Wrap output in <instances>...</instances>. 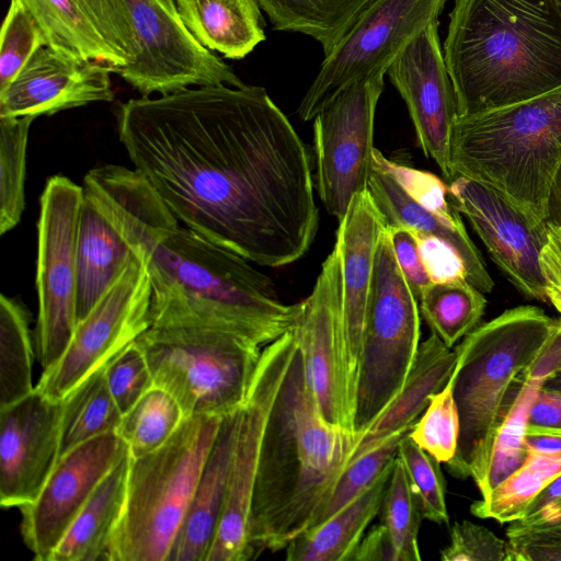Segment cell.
I'll list each match as a JSON object with an SVG mask.
<instances>
[{
	"label": "cell",
	"instance_id": "1",
	"mask_svg": "<svg viewBox=\"0 0 561 561\" xmlns=\"http://www.w3.org/2000/svg\"><path fill=\"white\" fill-rule=\"evenodd\" d=\"M116 119L134 169L181 224L260 266L308 252L319 227L310 157L264 88L141 95Z\"/></svg>",
	"mask_w": 561,
	"mask_h": 561
},
{
	"label": "cell",
	"instance_id": "2",
	"mask_svg": "<svg viewBox=\"0 0 561 561\" xmlns=\"http://www.w3.org/2000/svg\"><path fill=\"white\" fill-rule=\"evenodd\" d=\"M82 186L146 263L151 325L225 330L264 347L296 324L300 302L283 304L250 261L181 224L135 169L103 164Z\"/></svg>",
	"mask_w": 561,
	"mask_h": 561
},
{
	"label": "cell",
	"instance_id": "3",
	"mask_svg": "<svg viewBox=\"0 0 561 561\" xmlns=\"http://www.w3.org/2000/svg\"><path fill=\"white\" fill-rule=\"evenodd\" d=\"M354 442L322 415L297 343L260 449L250 514L256 558L265 550L285 549L317 523L347 466Z\"/></svg>",
	"mask_w": 561,
	"mask_h": 561
},
{
	"label": "cell",
	"instance_id": "4",
	"mask_svg": "<svg viewBox=\"0 0 561 561\" xmlns=\"http://www.w3.org/2000/svg\"><path fill=\"white\" fill-rule=\"evenodd\" d=\"M444 59L458 117L561 87V11L554 0H456Z\"/></svg>",
	"mask_w": 561,
	"mask_h": 561
},
{
	"label": "cell",
	"instance_id": "5",
	"mask_svg": "<svg viewBox=\"0 0 561 561\" xmlns=\"http://www.w3.org/2000/svg\"><path fill=\"white\" fill-rule=\"evenodd\" d=\"M556 323L539 307L518 306L478 325L456 346L451 377L460 434L445 463L451 476L472 478L482 488L496 434Z\"/></svg>",
	"mask_w": 561,
	"mask_h": 561
},
{
	"label": "cell",
	"instance_id": "6",
	"mask_svg": "<svg viewBox=\"0 0 561 561\" xmlns=\"http://www.w3.org/2000/svg\"><path fill=\"white\" fill-rule=\"evenodd\" d=\"M450 165L454 178L463 175L484 183L546 221L550 187L561 165V87L512 105L457 117Z\"/></svg>",
	"mask_w": 561,
	"mask_h": 561
},
{
	"label": "cell",
	"instance_id": "7",
	"mask_svg": "<svg viewBox=\"0 0 561 561\" xmlns=\"http://www.w3.org/2000/svg\"><path fill=\"white\" fill-rule=\"evenodd\" d=\"M222 417H186L157 450L133 458L110 561H168Z\"/></svg>",
	"mask_w": 561,
	"mask_h": 561
},
{
	"label": "cell",
	"instance_id": "8",
	"mask_svg": "<svg viewBox=\"0 0 561 561\" xmlns=\"http://www.w3.org/2000/svg\"><path fill=\"white\" fill-rule=\"evenodd\" d=\"M135 342L153 385L175 398L185 419L237 412L263 350L236 333L196 325H150Z\"/></svg>",
	"mask_w": 561,
	"mask_h": 561
},
{
	"label": "cell",
	"instance_id": "9",
	"mask_svg": "<svg viewBox=\"0 0 561 561\" xmlns=\"http://www.w3.org/2000/svg\"><path fill=\"white\" fill-rule=\"evenodd\" d=\"M387 227L377 243L367 300L354 419L356 436L399 393L421 344L419 301L397 264Z\"/></svg>",
	"mask_w": 561,
	"mask_h": 561
},
{
	"label": "cell",
	"instance_id": "10",
	"mask_svg": "<svg viewBox=\"0 0 561 561\" xmlns=\"http://www.w3.org/2000/svg\"><path fill=\"white\" fill-rule=\"evenodd\" d=\"M83 186L65 175L46 182L37 221V356L43 371L57 363L78 323L77 241Z\"/></svg>",
	"mask_w": 561,
	"mask_h": 561
},
{
	"label": "cell",
	"instance_id": "11",
	"mask_svg": "<svg viewBox=\"0 0 561 561\" xmlns=\"http://www.w3.org/2000/svg\"><path fill=\"white\" fill-rule=\"evenodd\" d=\"M447 0H373L325 56L302 98L298 115L308 122L342 90L377 72H387L401 51L438 21Z\"/></svg>",
	"mask_w": 561,
	"mask_h": 561
},
{
	"label": "cell",
	"instance_id": "12",
	"mask_svg": "<svg viewBox=\"0 0 561 561\" xmlns=\"http://www.w3.org/2000/svg\"><path fill=\"white\" fill-rule=\"evenodd\" d=\"M152 287L145 261L134 252L128 264L81 319L65 352L42 371L35 388L62 401L151 325Z\"/></svg>",
	"mask_w": 561,
	"mask_h": 561
},
{
	"label": "cell",
	"instance_id": "13",
	"mask_svg": "<svg viewBox=\"0 0 561 561\" xmlns=\"http://www.w3.org/2000/svg\"><path fill=\"white\" fill-rule=\"evenodd\" d=\"M296 345L291 329L262 350L247 399L240 408L225 508L206 561L256 559L250 539V514L260 449Z\"/></svg>",
	"mask_w": 561,
	"mask_h": 561
},
{
	"label": "cell",
	"instance_id": "14",
	"mask_svg": "<svg viewBox=\"0 0 561 561\" xmlns=\"http://www.w3.org/2000/svg\"><path fill=\"white\" fill-rule=\"evenodd\" d=\"M385 72L362 78L313 118L316 187L328 213L340 221L353 197L367 190L376 107Z\"/></svg>",
	"mask_w": 561,
	"mask_h": 561
},
{
	"label": "cell",
	"instance_id": "15",
	"mask_svg": "<svg viewBox=\"0 0 561 561\" xmlns=\"http://www.w3.org/2000/svg\"><path fill=\"white\" fill-rule=\"evenodd\" d=\"M136 28L140 53L128 66L111 68L142 96L191 87L244 83L187 32L174 0H124Z\"/></svg>",
	"mask_w": 561,
	"mask_h": 561
},
{
	"label": "cell",
	"instance_id": "16",
	"mask_svg": "<svg viewBox=\"0 0 561 561\" xmlns=\"http://www.w3.org/2000/svg\"><path fill=\"white\" fill-rule=\"evenodd\" d=\"M293 329L322 415L355 438L344 363L341 264L335 247L322 263L310 295L300 301Z\"/></svg>",
	"mask_w": 561,
	"mask_h": 561
},
{
	"label": "cell",
	"instance_id": "17",
	"mask_svg": "<svg viewBox=\"0 0 561 561\" xmlns=\"http://www.w3.org/2000/svg\"><path fill=\"white\" fill-rule=\"evenodd\" d=\"M449 198L515 288L529 299L548 301L540 261L547 222L525 213L495 188L463 175L451 180Z\"/></svg>",
	"mask_w": 561,
	"mask_h": 561
},
{
	"label": "cell",
	"instance_id": "18",
	"mask_svg": "<svg viewBox=\"0 0 561 561\" xmlns=\"http://www.w3.org/2000/svg\"><path fill=\"white\" fill-rule=\"evenodd\" d=\"M127 450L114 431L59 458L37 497L20 507L22 538L36 561H49L95 488Z\"/></svg>",
	"mask_w": 561,
	"mask_h": 561
},
{
	"label": "cell",
	"instance_id": "19",
	"mask_svg": "<svg viewBox=\"0 0 561 561\" xmlns=\"http://www.w3.org/2000/svg\"><path fill=\"white\" fill-rule=\"evenodd\" d=\"M386 73L407 104L423 153L451 181L450 140L458 113L440 47L438 21L423 30Z\"/></svg>",
	"mask_w": 561,
	"mask_h": 561
},
{
	"label": "cell",
	"instance_id": "20",
	"mask_svg": "<svg viewBox=\"0 0 561 561\" xmlns=\"http://www.w3.org/2000/svg\"><path fill=\"white\" fill-rule=\"evenodd\" d=\"M62 401L36 388L0 409V504L32 503L59 460Z\"/></svg>",
	"mask_w": 561,
	"mask_h": 561
},
{
	"label": "cell",
	"instance_id": "21",
	"mask_svg": "<svg viewBox=\"0 0 561 561\" xmlns=\"http://www.w3.org/2000/svg\"><path fill=\"white\" fill-rule=\"evenodd\" d=\"M46 46L110 68L131 65L140 46L124 0H21Z\"/></svg>",
	"mask_w": 561,
	"mask_h": 561
},
{
	"label": "cell",
	"instance_id": "22",
	"mask_svg": "<svg viewBox=\"0 0 561 561\" xmlns=\"http://www.w3.org/2000/svg\"><path fill=\"white\" fill-rule=\"evenodd\" d=\"M387 226L367 188L353 197L336 230L334 247L341 264L345 375L354 419L375 253Z\"/></svg>",
	"mask_w": 561,
	"mask_h": 561
},
{
	"label": "cell",
	"instance_id": "23",
	"mask_svg": "<svg viewBox=\"0 0 561 561\" xmlns=\"http://www.w3.org/2000/svg\"><path fill=\"white\" fill-rule=\"evenodd\" d=\"M111 68L41 47L0 91V116L54 115L93 102H111Z\"/></svg>",
	"mask_w": 561,
	"mask_h": 561
},
{
	"label": "cell",
	"instance_id": "24",
	"mask_svg": "<svg viewBox=\"0 0 561 561\" xmlns=\"http://www.w3.org/2000/svg\"><path fill=\"white\" fill-rule=\"evenodd\" d=\"M240 409L221 419L168 561H206L225 508Z\"/></svg>",
	"mask_w": 561,
	"mask_h": 561
},
{
	"label": "cell",
	"instance_id": "25",
	"mask_svg": "<svg viewBox=\"0 0 561 561\" xmlns=\"http://www.w3.org/2000/svg\"><path fill=\"white\" fill-rule=\"evenodd\" d=\"M456 360L455 350L447 347L435 334L421 342L404 385L373 423L356 436L347 465L391 435L410 430L431 397L444 388Z\"/></svg>",
	"mask_w": 561,
	"mask_h": 561
},
{
	"label": "cell",
	"instance_id": "26",
	"mask_svg": "<svg viewBox=\"0 0 561 561\" xmlns=\"http://www.w3.org/2000/svg\"><path fill=\"white\" fill-rule=\"evenodd\" d=\"M130 460L127 450L95 488L49 561H110L125 510Z\"/></svg>",
	"mask_w": 561,
	"mask_h": 561
},
{
	"label": "cell",
	"instance_id": "27",
	"mask_svg": "<svg viewBox=\"0 0 561 561\" xmlns=\"http://www.w3.org/2000/svg\"><path fill=\"white\" fill-rule=\"evenodd\" d=\"M367 188L388 225L404 226L415 234L437 237L448 242L461 256L467 279L483 294L494 282L462 220L453 222L414 202L388 173L371 165Z\"/></svg>",
	"mask_w": 561,
	"mask_h": 561
},
{
	"label": "cell",
	"instance_id": "28",
	"mask_svg": "<svg viewBox=\"0 0 561 561\" xmlns=\"http://www.w3.org/2000/svg\"><path fill=\"white\" fill-rule=\"evenodd\" d=\"M133 254L125 239L84 193L77 241L78 322L118 278Z\"/></svg>",
	"mask_w": 561,
	"mask_h": 561
},
{
	"label": "cell",
	"instance_id": "29",
	"mask_svg": "<svg viewBox=\"0 0 561 561\" xmlns=\"http://www.w3.org/2000/svg\"><path fill=\"white\" fill-rule=\"evenodd\" d=\"M187 32L204 48L241 59L265 39L257 0H174Z\"/></svg>",
	"mask_w": 561,
	"mask_h": 561
},
{
	"label": "cell",
	"instance_id": "30",
	"mask_svg": "<svg viewBox=\"0 0 561 561\" xmlns=\"http://www.w3.org/2000/svg\"><path fill=\"white\" fill-rule=\"evenodd\" d=\"M394 459L352 503L295 537L285 548L286 560L352 561L367 527L380 513Z\"/></svg>",
	"mask_w": 561,
	"mask_h": 561
},
{
	"label": "cell",
	"instance_id": "31",
	"mask_svg": "<svg viewBox=\"0 0 561 561\" xmlns=\"http://www.w3.org/2000/svg\"><path fill=\"white\" fill-rule=\"evenodd\" d=\"M274 30L302 33L329 55L373 0H257Z\"/></svg>",
	"mask_w": 561,
	"mask_h": 561
},
{
	"label": "cell",
	"instance_id": "32",
	"mask_svg": "<svg viewBox=\"0 0 561 561\" xmlns=\"http://www.w3.org/2000/svg\"><path fill=\"white\" fill-rule=\"evenodd\" d=\"M105 366L64 399L59 458L78 445L117 428L123 414L108 389Z\"/></svg>",
	"mask_w": 561,
	"mask_h": 561
},
{
	"label": "cell",
	"instance_id": "33",
	"mask_svg": "<svg viewBox=\"0 0 561 561\" xmlns=\"http://www.w3.org/2000/svg\"><path fill=\"white\" fill-rule=\"evenodd\" d=\"M485 307L483 293L467 278L431 283L419 300L422 318L449 348L478 327Z\"/></svg>",
	"mask_w": 561,
	"mask_h": 561
},
{
	"label": "cell",
	"instance_id": "34",
	"mask_svg": "<svg viewBox=\"0 0 561 561\" xmlns=\"http://www.w3.org/2000/svg\"><path fill=\"white\" fill-rule=\"evenodd\" d=\"M561 474V453L529 450L526 461L508 478L470 506L472 515L501 524L522 517L534 499Z\"/></svg>",
	"mask_w": 561,
	"mask_h": 561
},
{
	"label": "cell",
	"instance_id": "35",
	"mask_svg": "<svg viewBox=\"0 0 561 561\" xmlns=\"http://www.w3.org/2000/svg\"><path fill=\"white\" fill-rule=\"evenodd\" d=\"M34 350L25 308L16 300L0 297V409L34 391Z\"/></svg>",
	"mask_w": 561,
	"mask_h": 561
},
{
	"label": "cell",
	"instance_id": "36",
	"mask_svg": "<svg viewBox=\"0 0 561 561\" xmlns=\"http://www.w3.org/2000/svg\"><path fill=\"white\" fill-rule=\"evenodd\" d=\"M184 420L175 398L153 385L122 415L115 432L127 445L131 457L137 458L164 445Z\"/></svg>",
	"mask_w": 561,
	"mask_h": 561
},
{
	"label": "cell",
	"instance_id": "37",
	"mask_svg": "<svg viewBox=\"0 0 561 561\" xmlns=\"http://www.w3.org/2000/svg\"><path fill=\"white\" fill-rule=\"evenodd\" d=\"M36 117L0 116V233L12 230L25 208L26 150Z\"/></svg>",
	"mask_w": 561,
	"mask_h": 561
},
{
	"label": "cell",
	"instance_id": "38",
	"mask_svg": "<svg viewBox=\"0 0 561 561\" xmlns=\"http://www.w3.org/2000/svg\"><path fill=\"white\" fill-rule=\"evenodd\" d=\"M545 380L527 378L515 403L501 425L492 448L488 474L480 497H485L493 489L508 478L527 459L529 449L526 431L531 403Z\"/></svg>",
	"mask_w": 561,
	"mask_h": 561
},
{
	"label": "cell",
	"instance_id": "39",
	"mask_svg": "<svg viewBox=\"0 0 561 561\" xmlns=\"http://www.w3.org/2000/svg\"><path fill=\"white\" fill-rule=\"evenodd\" d=\"M380 523L387 528L398 561H420L419 531L424 518L401 460L396 457L380 510Z\"/></svg>",
	"mask_w": 561,
	"mask_h": 561
},
{
	"label": "cell",
	"instance_id": "40",
	"mask_svg": "<svg viewBox=\"0 0 561 561\" xmlns=\"http://www.w3.org/2000/svg\"><path fill=\"white\" fill-rule=\"evenodd\" d=\"M460 419L450 375L442 390L433 394L409 437L440 463L450 461L458 448Z\"/></svg>",
	"mask_w": 561,
	"mask_h": 561
},
{
	"label": "cell",
	"instance_id": "41",
	"mask_svg": "<svg viewBox=\"0 0 561 561\" xmlns=\"http://www.w3.org/2000/svg\"><path fill=\"white\" fill-rule=\"evenodd\" d=\"M409 482L420 500L423 517L438 525H449L446 505V482L440 462L422 449L409 433L401 439L397 453Z\"/></svg>",
	"mask_w": 561,
	"mask_h": 561
},
{
	"label": "cell",
	"instance_id": "42",
	"mask_svg": "<svg viewBox=\"0 0 561 561\" xmlns=\"http://www.w3.org/2000/svg\"><path fill=\"white\" fill-rule=\"evenodd\" d=\"M410 430L391 435L378 446L354 458L340 476L328 506L312 527L327 520L363 494L397 457L399 444Z\"/></svg>",
	"mask_w": 561,
	"mask_h": 561
},
{
	"label": "cell",
	"instance_id": "43",
	"mask_svg": "<svg viewBox=\"0 0 561 561\" xmlns=\"http://www.w3.org/2000/svg\"><path fill=\"white\" fill-rule=\"evenodd\" d=\"M43 46H46L43 33L31 12L21 0H11L1 30L0 91Z\"/></svg>",
	"mask_w": 561,
	"mask_h": 561
},
{
	"label": "cell",
	"instance_id": "44",
	"mask_svg": "<svg viewBox=\"0 0 561 561\" xmlns=\"http://www.w3.org/2000/svg\"><path fill=\"white\" fill-rule=\"evenodd\" d=\"M371 165L391 175L401 188L425 209L446 220L461 221L449 198V186L437 175L394 162L376 148L373 150Z\"/></svg>",
	"mask_w": 561,
	"mask_h": 561
},
{
	"label": "cell",
	"instance_id": "45",
	"mask_svg": "<svg viewBox=\"0 0 561 561\" xmlns=\"http://www.w3.org/2000/svg\"><path fill=\"white\" fill-rule=\"evenodd\" d=\"M105 376L122 414L153 386L147 358L135 341L106 364Z\"/></svg>",
	"mask_w": 561,
	"mask_h": 561
},
{
	"label": "cell",
	"instance_id": "46",
	"mask_svg": "<svg viewBox=\"0 0 561 561\" xmlns=\"http://www.w3.org/2000/svg\"><path fill=\"white\" fill-rule=\"evenodd\" d=\"M442 561H508L507 542L484 526L455 522L449 543L440 550Z\"/></svg>",
	"mask_w": 561,
	"mask_h": 561
},
{
	"label": "cell",
	"instance_id": "47",
	"mask_svg": "<svg viewBox=\"0 0 561 561\" xmlns=\"http://www.w3.org/2000/svg\"><path fill=\"white\" fill-rule=\"evenodd\" d=\"M506 537L508 561H561V517L530 526L512 522Z\"/></svg>",
	"mask_w": 561,
	"mask_h": 561
},
{
	"label": "cell",
	"instance_id": "48",
	"mask_svg": "<svg viewBox=\"0 0 561 561\" xmlns=\"http://www.w3.org/2000/svg\"><path fill=\"white\" fill-rule=\"evenodd\" d=\"M387 229L397 264L419 301L432 282L421 257L417 237L404 226L388 225Z\"/></svg>",
	"mask_w": 561,
	"mask_h": 561
},
{
	"label": "cell",
	"instance_id": "49",
	"mask_svg": "<svg viewBox=\"0 0 561 561\" xmlns=\"http://www.w3.org/2000/svg\"><path fill=\"white\" fill-rule=\"evenodd\" d=\"M424 267L432 283L467 278L463 261L446 241L426 234H416Z\"/></svg>",
	"mask_w": 561,
	"mask_h": 561
},
{
	"label": "cell",
	"instance_id": "50",
	"mask_svg": "<svg viewBox=\"0 0 561 561\" xmlns=\"http://www.w3.org/2000/svg\"><path fill=\"white\" fill-rule=\"evenodd\" d=\"M547 241L541 252V270L548 301L561 314V229L547 222Z\"/></svg>",
	"mask_w": 561,
	"mask_h": 561
},
{
	"label": "cell",
	"instance_id": "51",
	"mask_svg": "<svg viewBox=\"0 0 561 561\" xmlns=\"http://www.w3.org/2000/svg\"><path fill=\"white\" fill-rule=\"evenodd\" d=\"M561 517V474L549 483L514 523L524 526L539 525Z\"/></svg>",
	"mask_w": 561,
	"mask_h": 561
},
{
	"label": "cell",
	"instance_id": "52",
	"mask_svg": "<svg viewBox=\"0 0 561 561\" xmlns=\"http://www.w3.org/2000/svg\"><path fill=\"white\" fill-rule=\"evenodd\" d=\"M528 424L537 427L561 430V392L542 386L531 403Z\"/></svg>",
	"mask_w": 561,
	"mask_h": 561
},
{
	"label": "cell",
	"instance_id": "53",
	"mask_svg": "<svg viewBox=\"0 0 561 561\" xmlns=\"http://www.w3.org/2000/svg\"><path fill=\"white\" fill-rule=\"evenodd\" d=\"M352 561H398L391 537L381 523L366 533Z\"/></svg>",
	"mask_w": 561,
	"mask_h": 561
},
{
	"label": "cell",
	"instance_id": "54",
	"mask_svg": "<svg viewBox=\"0 0 561 561\" xmlns=\"http://www.w3.org/2000/svg\"><path fill=\"white\" fill-rule=\"evenodd\" d=\"M546 221L561 229V165L550 187Z\"/></svg>",
	"mask_w": 561,
	"mask_h": 561
},
{
	"label": "cell",
	"instance_id": "55",
	"mask_svg": "<svg viewBox=\"0 0 561 561\" xmlns=\"http://www.w3.org/2000/svg\"><path fill=\"white\" fill-rule=\"evenodd\" d=\"M543 387L550 390L561 392V371L548 378Z\"/></svg>",
	"mask_w": 561,
	"mask_h": 561
},
{
	"label": "cell",
	"instance_id": "56",
	"mask_svg": "<svg viewBox=\"0 0 561 561\" xmlns=\"http://www.w3.org/2000/svg\"><path fill=\"white\" fill-rule=\"evenodd\" d=\"M561 11V0H554Z\"/></svg>",
	"mask_w": 561,
	"mask_h": 561
}]
</instances>
